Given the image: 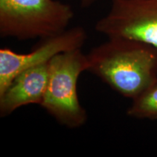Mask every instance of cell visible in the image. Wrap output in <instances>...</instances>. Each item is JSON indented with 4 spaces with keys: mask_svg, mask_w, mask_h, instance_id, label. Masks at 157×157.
Instances as JSON below:
<instances>
[{
    "mask_svg": "<svg viewBox=\"0 0 157 157\" xmlns=\"http://www.w3.org/2000/svg\"><path fill=\"white\" fill-rule=\"evenodd\" d=\"M87 56L88 71L123 97L134 99L157 82V48L153 45L111 38Z\"/></svg>",
    "mask_w": 157,
    "mask_h": 157,
    "instance_id": "6da1fadb",
    "label": "cell"
},
{
    "mask_svg": "<svg viewBox=\"0 0 157 157\" xmlns=\"http://www.w3.org/2000/svg\"><path fill=\"white\" fill-rule=\"evenodd\" d=\"M74 15L70 5L57 0H0V36L48 38L66 31Z\"/></svg>",
    "mask_w": 157,
    "mask_h": 157,
    "instance_id": "7a4b0ae2",
    "label": "cell"
},
{
    "mask_svg": "<svg viewBox=\"0 0 157 157\" xmlns=\"http://www.w3.org/2000/svg\"><path fill=\"white\" fill-rule=\"evenodd\" d=\"M87 68V56L81 49L59 53L49 63L48 84L40 105L68 128L82 127L87 120L77 94L78 77Z\"/></svg>",
    "mask_w": 157,
    "mask_h": 157,
    "instance_id": "3957f363",
    "label": "cell"
},
{
    "mask_svg": "<svg viewBox=\"0 0 157 157\" xmlns=\"http://www.w3.org/2000/svg\"><path fill=\"white\" fill-rule=\"evenodd\" d=\"M109 13L95 24L109 39L139 41L157 48V0H111Z\"/></svg>",
    "mask_w": 157,
    "mask_h": 157,
    "instance_id": "277c9868",
    "label": "cell"
},
{
    "mask_svg": "<svg viewBox=\"0 0 157 157\" xmlns=\"http://www.w3.org/2000/svg\"><path fill=\"white\" fill-rule=\"evenodd\" d=\"M87 38L86 31L82 27L76 26L40 39L28 53H17L10 48L0 49V95L23 71L49 63L59 53L81 49Z\"/></svg>",
    "mask_w": 157,
    "mask_h": 157,
    "instance_id": "5b68a950",
    "label": "cell"
},
{
    "mask_svg": "<svg viewBox=\"0 0 157 157\" xmlns=\"http://www.w3.org/2000/svg\"><path fill=\"white\" fill-rule=\"evenodd\" d=\"M49 63L28 68L15 76L0 95L2 117L23 105L42 104L48 84Z\"/></svg>",
    "mask_w": 157,
    "mask_h": 157,
    "instance_id": "8992f818",
    "label": "cell"
},
{
    "mask_svg": "<svg viewBox=\"0 0 157 157\" xmlns=\"http://www.w3.org/2000/svg\"><path fill=\"white\" fill-rule=\"evenodd\" d=\"M127 114L137 119H157V82L132 99Z\"/></svg>",
    "mask_w": 157,
    "mask_h": 157,
    "instance_id": "52a82bcc",
    "label": "cell"
},
{
    "mask_svg": "<svg viewBox=\"0 0 157 157\" xmlns=\"http://www.w3.org/2000/svg\"><path fill=\"white\" fill-rule=\"evenodd\" d=\"M96 1H98V0H81V5L83 7H87L93 5Z\"/></svg>",
    "mask_w": 157,
    "mask_h": 157,
    "instance_id": "ba28073f",
    "label": "cell"
}]
</instances>
